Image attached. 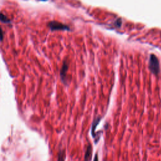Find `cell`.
<instances>
[{
  "instance_id": "9c48e42d",
  "label": "cell",
  "mask_w": 161,
  "mask_h": 161,
  "mask_svg": "<svg viewBox=\"0 0 161 161\" xmlns=\"http://www.w3.org/2000/svg\"><path fill=\"white\" fill-rule=\"evenodd\" d=\"M93 161H99V159H98V155L97 153H96L94 156V160Z\"/></svg>"
},
{
  "instance_id": "3957f363",
  "label": "cell",
  "mask_w": 161,
  "mask_h": 161,
  "mask_svg": "<svg viewBox=\"0 0 161 161\" xmlns=\"http://www.w3.org/2000/svg\"><path fill=\"white\" fill-rule=\"evenodd\" d=\"M68 68H69V63L67 62V60H64V63L62 65V67L60 69V78L62 80V82H64V83L66 82V76H67V72L68 70Z\"/></svg>"
},
{
  "instance_id": "52a82bcc",
  "label": "cell",
  "mask_w": 161,
  "mask_h": 161,
  "mask_svg": "<svg viewBox=\"0 0 161 161\" xmlns=\"http://www.w3.org/2000/svg\"><path fill=\"white\" fill-rule=\"evenodd\" d=\"M1 21L3 23H10V21H11L10 19L6 15H4L2 12L1 13Z\"/></svg>"
},
{
  "instance_id": "ba28073f",
  "label": "cell",
  "mask_w": 161,
  "mask_h": 161,
  "mask_svg": "<svg viewBox=\"0 0 161 161\" xmlns=\"http://www.w3.org/2000/svg\"><path fill=\"white\" fill-rule=\"evenodd\" d=\"M121 25V19L119 18L118 19H117L116 23H115V26H120V25Z\"/></svg>"
},
{
  "instance_id": "8992f818",
  "label": "cell",
  "mask_w": 161,
  "mask_h": 161,
  "mask_svg": "<svg viewBox=\"0 0 161 161\" xmlns=\"http://www.w3.org/2000/svg\"><path fill=\"white\" fill-rule=\"evenodd\" d=\"M99 120H100V118H99V117H97V118H96L94 119V122H93V123H92V130H91V134H92V137H93L94 135V130H95V128H96V126H97V124L99 123Z\"/></svg>"
},
{
  "instance_id": "6da1fadb",
  "label": "cell",
  "mask_w": 161,
  "mask_h": 161,
  "mask_svg": "<svg viewBox=\"0 0 161 161\" xmlns=\"http://www.w3.org/2000/svg\"><path fill=\"white\" fill-rule=\"evenodd\" d=\"M48 26L52 30H69L70 28L67 25L63 24L60 22L57 21H51L48 23Z\"/></svg>"
},
{
  "instance_id": "30bf717a",
  "label": "cell",
  "mask_w": 161,
  "mask_h": 161,
  "mask_svg": "<svg viewBox=\"0 0 161 161\" xmlns=\"http://www.w3.org/2000/svg\"><path fill=\"white\" fill-rule=\"evenodd\" d=\"M1 40H3V30L1 29Z\"/></svg>"
},
{
  "instance_id": "7a4b0ae2",
  "label": "cell",
  "mask_w": 161,
  "mask_h": 161,
  "mask_svg": "<svg viewBox=\"0 0 161 161\" xmlns=\"http://www.w3.org/2000/svg\"><path fill=\"white\" fill-rule=\"evenodd\" d=\"M150 68L156 73L158 70V62L157 57L154 54H151L150 57Z\"/></svg>"
},
{
  "instance_id": "277c9868",
  "label": "cell",
  "mask_w": 161,
  "mask_h": 161,
  "mask_svg": "<svg viewBox=\"0 0 161 161\" xmlns=\"http://www.w3.org/2000/svg\"><path fill=\"white\" fill-rule=\"evenodd\" d=\"M92 146L91 144H88L86 147V150L84 155V161H90L92 157Z\"/></svg>"
},
{
  "instance_id": "5b68a950",
  "label": "cell",
  "mask_w": 161,
  "mask_h": 161,
  "mask_svg": "<svg viewBox=\"0 0 161 161\" xmlns=\"http://www.w3.org/2000/svg\"><path fill=\"white\" fill-rule=\"evenodd\" d=\"M65 150H60L58 154L57 161H65Z\"/></svg>"
}]
</instances>
